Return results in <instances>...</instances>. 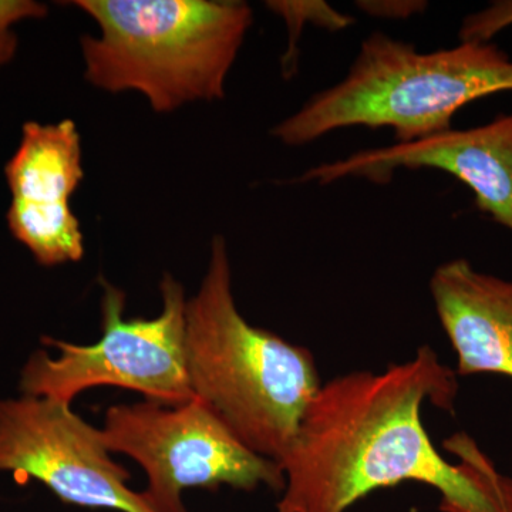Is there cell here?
<instances>
[{
  "mask_svg": "<svg viewBox=\"0 0 512 512\" xmlns=\"http://www.w3.org/2000/svg\"><path fill=\"white\" fill-rule=\"evenodd\" d=\"M456 370L429 346L382 373L352 372L322 384L288 453L278 512H346L373 491L414 481L436 488L443 512H512V478L498 473L476 441L457 433L433 446L421 409L454 413Z\"/></svg>",
  "mask_w": 512,
  "mask_h": 512,
  "instance_id": "obj_1",
  "label": "cell"
},
{
  "mask_svg": "<svg viewBox=\"0 0 512 512\" xmlns=\"http://www.w3.org/2000/svg\"><path fill=\"white\" fill-rule=\"evenodd\" d=\"M192 393L245 446L281 463L320 383L311 350L255 328L238 311L225 239H212L210 265L185 309Z\"/></svg>",
  "mask_w": 512,
  "mask_h": 512,
  "instance_id": "obj_2",
  "label": "cell"
},
{
  "mask_svg": "<svg viewBox=\"0 0 512 512\" xmlns=\"http://www.w3.org/2000/svg\"><path fill=\"white\" fill-rule=\"evenodd\" d=\"M504 92H512V60L494 43L419 52L372 33L342 82L315 94L271 133L301 147L343 128L389 127L397 143H410L450 130L467 104Z\"/></svg>",
  "mask_w": 512,
  "mask_h": 512,
  "instance_id": "obj_3",
  "label": "cell"
},
{
  "mask_svg": "<svg viewBox=\"0 0 512 512\" xmlns=\"http://www.w3.org/2000/svg\"><path fill=\"white\" fill-rule=\"evenodd\" d=\"M97 23L84 36L87 82L109 93L138 92L157 113L225 96L229 70L251 28L238 0H76Z\"/></svg>",
  "mask_w": 512,
  "mask_h": 512,
  "instance_id": "obj_4",
  "label": "cell"
},
{
  "mask_svg": "<svg viewBox=\"0 0 512 512\" xmlns=\"http://www.w3.org/2000/svg\"><path fill=\"white\" fill-rule=\"evenodd\" d=\"M101 285V338L93 345L43 338V345L59 350V356L45 349L30 356L20 376L23 396L70 404L84 390L114 386L165 406L194 400L185 355L183 285L164 276L163 311L153 319H127L126 293L106 281Z\"/></svg>",
  "mask_w": 512,
  "mask_h": 512,
  "instance_id": "obj_5",
  "label": "cell"
},
{
  "mask_svg": "<svg viewBox=\"0 0 512 512\" xmlns=\"http://www.w3.org/2000/svg\"><path fill=\"white\" fill-rule=\"evenodd\" d=\"M110 453L126 454L147 474L144 498L156 512H187L183 493L221 485L284 491L281 464L245 446L207 404H116L101 429Z\"/></svg>",
  "mask_w": 512,
  "mask_h": 512,
  "instance_id": "obj_6",
  "label": "cell"
},
{
  "mask_svg": "<svg viewBox=\"0 0 512 512\" xmlns=\"http://www.w3.org/2000/svg\"><path fill=\"white\" fill-rule=\"evenodd\" d=\"M0 471L39 481L77 507L156 512L128 487L130 471L110 457L101 430L47 397L0 400Z\"/></svg>",
  "mask_w": 512,
  "mask_h": 512,
  "instance_id": "obj_7",
  "label": "cell"
},
{
  "mask_svg": "<svg viewBox=\"0 0 512 512\" xmlns=\"http://www.w3.org/2000/svg\"><path fill=\"white\" fill-rule=\"evenodd\" d=\"M82 158V140L73 120L28 121L6 163L10 234L46 268L79 262L84 255L82 228L70 207L84 177Z\"/></svg>",
  "mask_w": 512,
  "mask_h": 512,
  "instance_id": "obj_8",
  "label": "cell"
},
{
  "mask_svg": "<svg viewBox=\"0 0 512 512\" xmlns=\"http://www.w3.org/2000/svg\"><path fill=\"white\" fill-rule=\"evenodd\" d=\"M439 170L466 184L478 210L512 232V114L484 126L450 130L410 143L373 148L316 165L293 183L328 185L346 178L386 184L397 170Z\"/></svg>",
  "mask_w": 512,
  "mask_h": 512,
  "instance_id": "obj_9",
  "label": "cell"
},
{
  "mask_svg": "<svg viewBox=\"0 0 512 512\" xmlns=\"http://www.w3.org/2000/svg\"><path fill=\"white\" fill-rule=\"evenodd\" d=\"M441 326L457 356V376L512 379V281L454 259L431 276Z\"/></svg>",
  "mask_w": 512,
  "mask_h": 512,
  "instance_id": "obj_10",
  "label": "cell"
},
{
  "mask_svg": "<svg viewBox=\"0 0 512 512\" xmlns=\"http://www.w3.org/2000/svg\"><path fill=\"white\" fill-rule=\"evenodd\" d=\"M47 6L33 0H0V69L12 62L19 40L13 26L22 20L43 19Z\"/></svg>",
  "mask_w": 512,
  "mask_h": 512,
  "instance_id": "obj_11",
  "label": "cell"
},
{
  "mask_svg": "<svg viewBox=\"0 0 512 512\" xmlns=\"http://www.w3.org/2000/svg\"><path fill=\"white\" fill-rule=\"evenodd\" d=\"M512 26V0L494 2L464 19L460 30L461 42H491L494 36Z\"/></svg>",
  "mask_w": 512,
  "mask_h": 512,
  "instance_id": "obj_12",
  "label": "cell"
}]
</instances>
